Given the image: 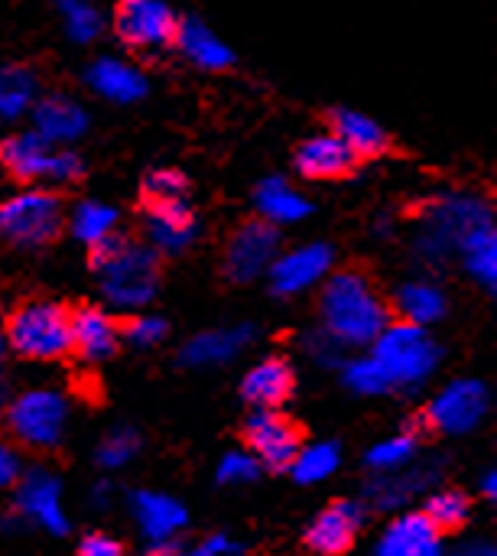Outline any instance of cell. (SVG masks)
<instances>
[{
    "instance_id": "15",
    "label": "cell",
    "mask_w": 497,
    "mask_h": 556,
    "mask_svg": "<svg viewBox=\"0 0 497 556\" xmlns=\"http://www.w3.org/2000/svg\"><path fill=\"white\" fill-rule=\"evenodd\" d=\"M361 525H365V511L358 502H335L309 525L306 547L319 556L345 554L355 544Z\"/></svg>"
},
{
    "instance_id": "41",
    "label": "cell",
    "mask_w": 497,
    "mask_h": 556,
    "mask_svg": "<svg viewBox=\"0 0 497 556\" xmlns=\"http://www.w3.org/2000/svg\"><path fill=\"white\" fill-rule=\"evenodd\" d=\"M303 345H306V355H309L313 362L326 365V368L339 365V362H342V349H345V345H342L335 336H329L326 329H319V332H309V336L303 339Z\"/></svg>"
},
{
    "instance_id": "10",
    "label": "cell",
    "mask_w": 497,
    "mask_h": 556,
    "mask_svg": "<svg viewBox=\"0 0 497 556\" xmlns=\"http://www.w3.org/2000/svg\"><path fill=\"white\" fill-rule=\"evenodd\" d=\"M277 254H280L277 225H270L264 218L244 222L231 235V241L225 248V274L234 283H251V280H257V277H264L270 270Z\"/></svg>"
},
{
    "instance_id": "25",
    "label": "cell",
    "mask_w": 497,
    "mask_h": 556,
    "mask_svg": "<svg viewBox=\"0 0 497 556\" xmlns=\"http://www.w3.org/2000/svg\"><path fill=\"white\" fill-rule=\"evenodd\" d=\"M293 384H296L293 368H290L283 358H264V362H257V365L244 375L241 394H244V401L254 404L257 410H260V407H280V404L293 394Z\"/></svg>"
},
{
    "instance_id": "1",
    "label": "cell",
    "mask_w": 497,
    "mask_h": 556,
    "mask_svg": "<svg viewBox=\"0 0 497 556\" xmlns=\"http://www.w3.org/2000/svg\"><path fill=\"white\" fill-rule=\"evenodd\" d=\"M322 329L335 336L345 349L371 345L381 329L391 323L387 300L374 287V280L361 270H332L322 280L319 293Z\"/></svg>"
},
{
    "instance_id": "47",
    "label": "cell",
    "mask_w": 497,
    "mask_h": 556,
    "mask_svg": "<svg viewBox=\"0 0 497 556\" xmlns=\"http://www.w3.org/2000/svg\"><path fill=\"white\" fill-rule=\"evenodd\" d=\"M7 349H10V345H7V336H0V365H3V358H7Z\"/></svg>"
},
{
    "instance_id": "14",
    "label": "cell",
    "mask_w": 497,
    "mask_h": 556,
    "mask_svg": "<svg viewBox=\"0 0 497 556\" xmlns=\"http://www.w3.org/2000/svg\"><path fill=\"white\" fill-rule=\"evenodd\" d=\"M16 511L29 521H36L39 528H46L49 534H68V515H65V505H62V482L36 466V469H26L20 472L16 479Z\"/></svg>"
},
{
    "instance_id": "31",
    "label": "cell",
    "mask_w": 497,
    "mask_h": 556,
    "mask_svg": "<svg viewBox=\"0 0 497 556\" xmlns=\"http://www.w3.org/2000/svg\"><path fill=\"white\" fill-rule=\"evenodd\" d=\"M68 228L81 244L94 248V244L107 241L111 235H117V208L104 205V202H94V199L78 202L72 208V215H68Z\"/></svg>"
},
{
    "instance_id": "19",
    "label": "cell",
    "mask_w": 497,
    "mask_h": 556,
    "mask_svg": "<svg viewBox=\"0 0 497 556\" xmlns=\"http://www.w3.org/2000/svg\"><path fill=\"white\" fill-rule=\"evenodd\" d=\"M257 329L241 323V326H225V329H208L199 332L195 339H189L179 352V362L189 368H212V365H225L231 358H238L251 342H254Z\"/></svg>"
},
{
    "instance_id": "38",
    "label": "cell",
    "mask_w": 497,
    "mask_h": 556,
    "mask_svg": "<svg viewBox=\"0 0 497 556\" xmlns=\"http://www.w3.org/2000/svg\"><path fill=\"white\" fill-rule=\"evenodd\" d=\"M257 476H260V463H257L254 453H244V450L225 453L218 469H215V479L221 485H251Z\"/></svg>"
},
{
    "instance_id": "18",
    "label": "cell",
    "mask_w": 497,
    "mask_h": 556,
    "mask_svg": "<svg viewBox=\"0 0 497 556\" xmlns=\"http://www.w3.org/2000/svg\"><path fill=\"white\" fill-rule=\"evenodd\" d=\"M120 345V329L107 309L81 306L72 313V352H78L81 362H107Z\"/></svg>"
},
{
    "instance_id": "29",
    "label": "cell",
    "mask_w": 497,
    "mask_h": 556,
    "mask_svg": "<svg viewBox=\"0 0 497 556\" xmlns=\"http://www.w3.org/2000/svg\"><path fill=\"white\" fill-rule=\"evenodd\" d=\"M459 257L466 264V270L488 290L497 287V231L495 222L492 225H482L479 231H472L462 248H459Z\"/></svg>"
},
{
    "instance_id": "28",
    "label": "cell",
    "mask_w": 497,
    "mask_h": 556,
    "mask_svg": "<svg viewBox=\"0 0 497 556\" xmlns=\"http://www.w3.org/2000/svg\"><path fill=\"white\" fill-rule=\"evenodd\" d=\"M397 313L413 323V326H433L446 316L449 303L443 287H436L433 280H410L397 290Z\"/></svg>"
},
{
    "instance_id": "37",
    "label": "cell",
    "mask_w": 497,
    "mask_h": 556,
    "mask_svg": "<svg viewBox=\"0 0 497 556\" xmlns=\"http://www.w3.org/2000/svg\"><path fill=\"white\" fill-rule=\"evenodd\" d=\"M186 192H189V182H186V176L176 173V169H153V173H146V179H143V195H146L150 205H160V202H182Z\"/></svg>"
},
{
    "instance_id": "45",
    "label": "cell",
    "mask_w": 497,
    "mask_h": 556,
    "mask_svg": "<svg viewBox=\"0 0 497 556\" xmlns=\"http://www.w3.org/2000/svg\"><path fill=\"white\" fill-rule=\"evenodd\" d=\"M482 495L485 498H495L497 495V472L492 469V472H485V479H482Z\"/></svg>"
},
{
    "instance_id": "4",
    "label": "cell",
    "mask_w": 497,
    "mask_h": 556,
    "mask_svg": "<svg viewBox=\"0 0 497 556\" xmlns=\"http://www.w3.org/2000/svg\"><path fill=\"white\" fill-rule=\"evenodd\" d=\"M7 345L29 362H55L72 352V313L52 300H29L7 319Z\"/></svg>"
},
{
    "instance_id": "9",
    "label": "cell",
    "mask_w": 497,
    "mask_h": 556,
    "mask_svg": "<svg viewBox=\"0 0 497 556\" xmlns=\"http://www.w3.org/2000/svg\"><path fill=\"white\" fill-rule=\"evenodd\" d=\"M488 407H492L488 388L475 378H459L430 401L426 420L433 430L446 437H462V433H472L488 417Z\"/></svg>"
},
{
    "instance_id": "3",
    "label": "cell",
    "mask_w": 497,
    "mask_h": 556,
    "mask_svg": "<svg viewBox=\"0 0 497 556\" xmlns=\"http://www.w3.org/2000/svg\"><path fill=\"white\" fill-rule=\"evenodd\" d=\"M371 358L381 365L391 391L394 388H420L439 368L443 349L426 332V326L413 323H387L381 336L371 342Z\"/></svg>"
},
{
    "instance_id": "6",
    "label": "cell",
    "mask_w": 497,
    "mask_h": 556,
    "mask_svg": "<svg viewBox=\"0 0 497 556\" xmlns=\"http://www.w3.org/2000/svg\"><path fill=\"white\" fill-rule=\"evenodd\" d=\"M3 420L23 446L33 450H52L65 437L68 427V401L52 388H33L16 397H10Z\"/></svg>"
},
{
    "instance_id": "11",
    "label": "cell",
    "mask_w": 497,
    "mask_h": 556,
    "mask_svg": "<svg viewBox=\"0 0 497 556\" xmlns=\"http://www.w3.org/2000/svg\"><path fill=\"white\" fill-rule=\"evenodd\" d=\"M176 13L166 0H120L114 13L117 36L133 49H163L176 36Z\"/></svg>"
},
{
    "instance_id": "36",
    "label": "cell",
    "mask_w": 497,
    "mask_h": 556,
    "mask_svg": "<svg viewBox=\"0 0 497 556\" xmlns=\"http://www.w3.org/2000/svg\"><path fill=\"white\" fill-rule=\"evenodd\" d=\"M137 453H140V437L130 427H117V430H111L101 440V446H98V466L101 469H124Z\"/></svg>"
},
{
    "instance_id": "27",
    "label": "cell",
    "mask_w": 497,
    "mask_h": 556,
    "mask_svg": "<svg viewBox=\"0 0 497 556\" xmlns=\"http://www.w3.org/2000/svg\"><path fill=\"white\" fill-rule=\"evenodd\" d=\"M332 127H335L332 134L342 137L345 147H348L355 156H378V153L387 150V130H384L374 117H368V114H361V111L339 108V111L332 114Z\"/></svg>"
},
{
    "instance_id": "46",
    "label": "cell",
    "mask_w": 497,
    "mask_h": 556,
    "mask_svg": "<svg viewBox=\"0 0 497 556\" xmlns=\"http://www.w3.org/2000/svg\"><path fill=\"white\" fill-rule=\"evenodd\" d=\"M7 404H10V388H7V381L0 378V417H3V410H7Z\"/></svg>"
},
{
    "instance_id": "32",
    "label": "cell",
    "mask_w": 497,
    "mask_h": 556,
    "mask_svg": "<svg viewBox=\"0 0 497 556\" xmlns=\"http://www.w3.org/2000/svg\"><path fill=\"white\" fill-rule=\"evenodd\" d=\"M342 466V450L335 443H313L300 446V453L290 463V472L300 485H319L332 479Z\"/></svg>"
},
{
    "instance_id": "35",
    "label": "cell",
    "mask_w": 497,
    "mask_h": 556,
    "mask_svg": "<svg viewBox=\"0 0 497 556\" xmlns=\"http://www.w3.org/2000/svg\"><path fill=\"white\" fill-rule=\"evenodd\" d=\"M342 381H345L355 394H361V397H378V394H387V391H391V384H387L381 365H378L371 355H361V358L345 362Z\"/></svg>"
},
{
    "instance_id": "42",
    "label": "cell",
    "mask_w": 497,
    "mask_h": 556,
    "mask_svg": "<svg viewBox=\"0 0 497 556\" xmlns=\"http://www.w3.org/2000/svg\"><path fill=\"white\" fill-rule=\"evenodd\" d=\"M78 556H124V547L107 534H88L78 544Z\"/></svg>"
},
{
    "instance_id": "13",
    "label": "cell",
    "mask_w": 497,
    "mask_h": 556,
    "mask_svg": "<svg viewBox=\"0 0 497 556\" xmlns=\"http://www.w3.org/2000/svg\"><path fill=\"white\" fill-rule=\"evenodd\" d=\"M244 437H247V446L257 456V463L267 469H290L293 456L303 446L296 424L290 417H283L277 407L254 410L247 427H244Z\"/></svg>"
},
{
    "instance_id": "20",
    "label": "cell",
    "mask_w": 497,
    "mask_h": 556,
    "mask_svg": "<svg viewBox=\"0 0 497 556\" xmlns=\"http://www.w3.org/2000/svg\"><path fill=\"white\" fill-rule=\"evenodd\" d=\"M378 556H446L443 531L420 511L400 515L378 541Z\"/></svg>"
},
{
    "instance_id": "48",
    "label": "cell",
    "mask_w": 497,
    "mask_h": 556,
    "mask_svg": "<svg viewBox=\"0 0 497 556\" xmlns=\"http://www.w3.org/2000/svg\"><path fill=\"white\" fill-rule=\"evenodd\" d=\"M150 556H173V554H169V547H156V554H150Z\"/></svg>"
},
{
    "instance_id": "39",
    "label": "cell",
    "mask_w": 497,
    "mask_h": 556,
    "mask_svg": "<svg viewBox=\"0 0 497 556\" xmlns=\"http://www.w3.org/2000/svg\"><path fill=\"white\" fill-rule=\"evenodd\" d=\"M65 29L75 42H91L101 33V13L85 0H65Z\"/></svg>"
},
{
    "instance_id": "43",
    "label": "cell",
    "mask_w": 497,
    "mask_h": 556,
    "mask_svg": "<svg viewBox=\"0 0 497 556\" xmlns=\"http://www.w3.org/2000/svg\"><path fill=\"white\" fill-rule=\"evenodd\" d=\"M20 472H23V466H20L16 450L7 446V443H0V492L3 489H13L16 479H20Z\"/></svg>"
},
{
    "instance_id": "24",
    "label": "cell",
    "mask_w": 497,
    "mask_h": 556,
    "mask_svg": "<svg viewBox=\"0 0 497 556\" xmlns=\"http://www.w3.org/2000/svg\"><path fill=\"white\" fill-rule=\"evenodd\" d=\"M173 42L179 46V52H182L192 65L205 68V72H221V68H228V65L234 62V52L221 42V36H218L215 29H208V23L195 20V16L176 23Z\"/></svg>"
},
{
    "instance_id": "2",
    "label": "cell",
    "mask_w": 497,
    "mask_h": 556,
    "mask_svg": "<svg viewBox=\"0 0 497 556\" xmlns=\"http://www.w3.org/2000/svg\"><path fill=\"white\" fill-rule=\"evenodd\" d=\"M91 264L98 274V287L114 309H143L156 296L160 264L150 244L111 235L107 241L91 248Z\"/></svg>"
},
{
    "instance_id": "17",
    "label": "cell",
    "mask_w": 497,
    "mask_h": 556,
    "mask_svg": "<svg viewBox=\"0 0 497 556\" xmlns=\"http://www.w3.org/2000/svg\"><path fill=\"white\" fill-rule=\"evenodd\" d=\"M146 238L150 248L160 254H179L199 238V218L182 202H160L146 212Z\"/></svg>"
},
{
    "instance_id": "23",
    "label": "cell",
    "mask_w": 497,
    "mask_h": 556,
    "mask_svg": "<svg viewBox=\"0 0 497 556\" xmlns=\"http://www.w3.org/2000/svg\"><path fill=\"white\" fill-rule=\"evenodd\" d=\"M355 163L358 156L335 134H316L303 140L296 150V169L306 179H339V176H348Z\"/></svg>"
},
{
    "instance_id": "22",
    "label": "cell",
    "mask_w": 497,
    "mask_h": 556,
    "mask_svg": "<svg viewBox=\"0 0 497 556\" xmlns=\"http://www.w3.org/2000/svg\"><path fill=\"white\" fill-rule=\"evenodd\" d=\"M29 114H33V130L55 147L72 143L88 130V111L68 94H49L36 101Z\"/></svg>"
},
{
    "instance_id": "12",
    "label": "cell",
    "mask_w": 497,
    "mask_h": 556,
    "mask_svg": "<svg viewBox=\"0 0 497 556\" xmlns=\"http://www.w3.org/2000/svg\"><path fill=\"white\" fill-rule=\"evenodd\" d=\"M332 267H335V251L322 241H313V244L293 248L286 254H277L267 277H270L273 293L296 296V293L319 287L332 274Z\"/></svg>"
},
{
    "instance_id": "40",
    "label": "cell",
    "mask_w": 497,
    "mask_h": 556,
    "mask_svg": "<svg viewBox=\"0 0 497 556\" xmlns=\"http://www.w3.org/2000/svg\"><path fill=\"white\" fill-rule=\"evenodd\" d=\"M124 339L133 349H153V345H160L166 339V319H160V316H133L124 326Z\"/></svg>"
},
{
    "instance_id": "34",
    "label": "cell",
    "mask_w": 497,
    "mask_h": 556,
    "mask_svg": "<svg viewBox=\"0 0 497 556\" xmlns=\"http://www.w3.org/2000/svg\"><path fill=\"white\" fill-rule=\"evenodd\" d=\"M443 534L446 531H459L466 521H469V515H472V505H469V498L462 495V492H456V489H446V492H436V495H430V502H426V511H423Z\"/></svg>"
},
{
    "instance_id": "21",
    "label": "cell",
    "mask_w": 497,
    "mask_h": 556,
    "mask_svg": "<svg viewBox=\"0 0 497 556\" xmlns=\"http://www.w3.org/2000/svg\"><path fill=\"white\" fill-rule=\"evenodd\" d=\"M85 81L94 94H101L104 101H114V104H133L146 94V75L124 62V59H114V55H104V59H94L85 72Z\"/></svg>"
},
{
    "instance_id": "33",
    "label": "cell",
    "mask_w": 497,
    "mask_h": 556,
    "mask_svg": "<svg viewBox=\"0 0 497 556\" xmlns=\"http://www.w3.org/2000/svg\"><path fill=\"white\" fill-rule=\"evenodd\" d=\"M417 456V437L410 433H397L391 440H381L368 450V469L378 476H397L404 466H410Z\"/></svg>"
},
{
    "instance_id": "5",
    "label": "cell",
    "mask_w": 497,
    "mask_h": 556,
    "mask_svg": "<svg viewBox=\"0 0 497 556\" xmlns=\"http://www.w3.org/2000/svg\"><path fill=\"white\" fill-rule=\"evenodd\" d=\"M482 225H492V208L482 195L472 192L443 195L423 215V235L417 241V251L430 261L459 254L462 241Z\"/></svg>"
},
{
    "instance_id": "16",
    "label": "cell",
    "mask_w": 497,
    "mask_h": 556,
    "mask_svg": "<svg viewBox=\"0 0 497 556\" xmlns=\"http://www.w3.org/2000/svg\"><path fill=\"white\" fill-rule=\"evenodd\" d=\"M130 508H133L140 534L153 547H169L189 521V511L182 508V502H176L163 492H137L130 498Z\"/></svg>"
},
{
    "instance_id": "44",
    "label": "cell",
    "mask_w": 497,
    "mask_h": 556,
    "mask_svg": "<svg viewBox=\"0 0 497 556\" xmlns=\"http://www.w3.org/2000/svg\"><path fill=\"white\" fill-rule=\"evenodd\" d=\"M449 556H497V554L488 541H472V544H462L459 551H453Z\"/></svg>"
},
{
    "instance_id": "30",
    "label": "cell",
    "mask_w": 497,
    "mask_h": 556,
    "mask_svg": "<svg viewBox=\"0 0 497 556\" xmlns=\"http://www.w3.org/2000/svg\"><path fill=\"white\" fill-rule=\"evenodd\" d=\"M39 81L26 65L0 68V121H16L36 104Z\"/></svg>"
},
{
    "instance_id": "7",
    "label": "cell",
    "mask_w": 497,
    "mask_h": 556,
    "mask_svg": "<svg viewBox=\"0 0 497 556\" xmlns=\"http://www.w3.org/2000/svg\"><path fill=\"white\" fill-rule=\"evenodd\" d=\"M0 163L26 182L46 179V182H75L81 176V160L49 140H42L36 130L13 134L0 143Z\"/></svg>"
},
{
    "instance_id": "26",
    "label": "cell",
    "mask_w": 497,
    "mask_h": 556,
    "mask_svg": "<svg viewBox=\"0 0 497 556\" xmlns=\"http://www.w3.org/2000/svg\"><path fill=\"white\" fill-rule=\"evenodd\" d=\"M257 215L270 225H293L309 215V199L293 189L283 176H267L254 192Z\"/></svg>"
},
{
    "instance_id": "8",
    "label": "cell",
    "mask_w": 497,
    "mask_h": 556,
    "mask_svg": "<svg viewBox=\"0 0 497 556\" xmlns=\"http://www.w3.org/2000/svg\"><path fill=\"white\" fill-rule=\"evenodd\" d=\"M62 228V202L52 192L26 189L0 205V235L13 244H46Z\"/></svg>"
}]
</instances>
